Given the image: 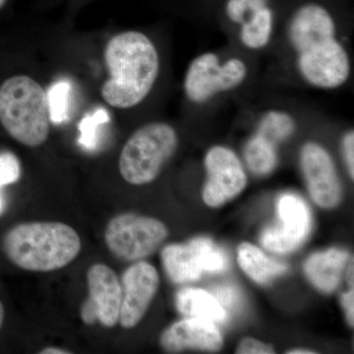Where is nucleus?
I'll list each match as a JSON object with an SVG mask.
<instances>
[{"instance_id":"f03ea898","label":"nucleus","mask_w":354,"mask_h":354,"mask_svg":"<svg viewBox=\"0 0 354 354\" xmlns=\"http://www.w3.org/2000/svg\"><path fill=\"white\" fill-rule=\"evenodd\" d=\"M109 79L101 88L102 100L113 108L128 109L148 97L160 74V55L144 32H120L104 50Z\"/></svg>"},{"instance_id":"423d86ee","label":"nucleus","mask_w":354,"mask_h":354,"mask_svg":"<svg viewBox=\"0 0 354 354\" xmlns=\"http://www.w3.org/2000/svg\"><path fill=\"white\" fill-rule=\"evenodd\" d=\"M169 235L162 221L138 214L123 213L109 221L104 242L118 259L137 261L152 255Z\"/></svg>"},{"instance_id":"f3484780","label":"nucleus","mask_w":354,"mask_h":354,"mask_svg":"<svg viewBox=\"0 0 354 354\" xmlns=\"http://www.w3.org/2000/svg\"><path fill=\"white\" fill-rule=\"evenodd\" d=\"M237 260L249 278L259 285H267L272 279L285 274L288 266L266 256L258 247L244 242L239 247Z\"/></svg>"},{"instance_id":"39448f33","label":"nucleus","mask_w":354,"mask_h":354,"mask_svg":"<svg viewBox=\"0 0 354 354\" xmlns=\"http://www.w3.org/2000/svg\"><path fill=\"white\" fill-rule=\"evenodd\" d=\"M178 136L171 125L151 122L133 133L121 150L118 169L132 185L153 183L177 150Z\"/></svg>"},{"instance_id":"f8f14e48","label":"nucleus","mask_w":354,"mask_h":354,"mask_svg":"<svg viewBox=\"0 0 354 354\" xmlns=\"http://www.w3.org/2000/svg\"><path fill=\"white\" fill-rule=\"evenodd\" d=\"M300 164L312 199L324 209L335 208L341 203L342 185L328 151L309 142L302 147Z\"/></svg>"},{"instance_id":"7ed1b4c3","label":"nucleus","mask_w":354,"mask_h":354,"mask_svg":"<svg viewBox=\"0 0 354 354\" xmlns=\"http://www.w3.org/2000/svg\"><path fill=\"white\" fill-rule=\"evenodd\" d=\"M80 236L59 221H31L11 227L2 239L10 262L25 271L53 272L62 269L80 253Z\"/></svg>"},{"instance_id":"4be33fe9","label":"nucleus","mask_w":354,"mask_h":354,"mask_svg":"<svg viewBox=\"0 0 354 354\" xmlns=\"http://www.w3.org/2000/svg\"><path fill=\"white\" fill-rule=\"evenodd\" d=\"M71 84L68 81H58L51 86L48 97L50 122L60 124L68 120Z\"/></svg>"},{"instance_id":"6e6552de","label":"nucleus","mask_w":354,"mask_h":354,"mask_svg":"<svg viewBox=\"0 0 354 354\" xmlns=\"http://www.w3.org/2000/svg\"><path fill=\"white\" fill-rule=\"evenodd\" d=\"M162 265L167 276L176 283H191L203 272H225L227 256L207 237H196L187 244H171L162 251Z\"/></svg>"},{"instance_id":"9d476101","label":"nucleus","mask_w":354,"mask_h":354,"mask_svg":"<svg viewBox=\"0 0 354 354\" xmlns=\"http://www.w3.org/2000/svg\"><path fill=\"white\" fill-rule=\"evenodd\" d=\"M277 209L281 223L266 228L261 243L272 252H291L308 237L312 227L311 213L306 203L293 194L279 198Z\"/></svg>"},{"instance_id":"4468645a","label":"nucleus","mask_w":354,"mask_h":354,"mask_svg":"<svg viewBox=\"0 0 354 354\" xmlns=\"http://www.w3.org/2000/svg\"><path fill=\"white\" fill-rule=\"evenodd\" d=\"M88 299L97 309V321L106 328L120 322L122 288L118 274L109 266L93 265L87 272Z\"/></svg>"},{"instance_id":"2eb2a0df","label":"nucleus","mask_w":354,"mask_h":354,"mask_svg":"<svg viewBox=\"0 0 354 354\" xmlns=\"http://www.w3.org/2000/svg\"><path fill=\"white\" fill-rule=\"evenodd\" d=\"M349 255L346 251L330 249L310 256L304 264V272L312 285L323 292H333L341 281Z\"/></svg>"},{"instance_id":"20e7f679","label":"nucleus","mask_w":354,"mask_h":354,"mask_svg":"<svg viewBox=\"0 0 354 354\" xmlns=\"http://www.w3.org/2000/svg\"><path fill=\"white\" fill-rule=\"evenodd\" d=\"M0 123L22 145H43L50 135V124L44 88L26 75L4 81L0 86Z\"/></svg>"},{"instance_id":"b1692460","label":"nucleus","mask_w":354,"mask_h":354,"mask_svg":"<svg viewBox=\"0 0 354 354\" xmlns=\"http://www.w3.org/2000/svg\"><path fill=\"white\" fill-rule=\"evenodd\" d=\"M21 176L18 158L11 152L0 153V188L17 183Z\"/></svg>"},{"instance_id":"473e14b6","label":"nucleus","mask_w":354,"mask_h":354,"mask_svg":"<svg viewBox=\"0 0 354 354\" xmlns=\"http://www.w3.org/2000/svg\"><path fill=\"white\" fill-rule=\"evenodd\" d=\"M4 315H6V311H4L3 304L0 301V329H1L2 325H3Z\"/></svg>"},{"instance_id":"bb28decb","label":"nucleus","mask_w":354,"mask_h":354,"mask_svg":"<svg viewBox=\"0 0 354 354\" xmlns=\"http://www.w3.org/2000/svg\"><path fill=\"white\" fill-rule=\"evenodd\" d=\"M342 308L346 311V319H348V325L353 327L354 325V292L353 288L344 293L341 298Z\"/></svg>"},{"instance_id":"a211bd4d","label":"nucleus","mask_w":354,"mask_h":354,"mask_svg":"<svg viewBox=\"0 0 354 354\" xmlns=\"http://www.w3.org/2000/svg\"><path fill=\"white\" fill-rule=\"evenodd\" d=\"M274 11L271 3L261 7L241 25L239 38L250 50H262L270 43L274 30Z\"/></svg>"},{"instance_id":"aec40b11","label":"nucleus","mask_w":354,"mask_h":354,"mask_svg":"<svg viewBox=\"0 0 354 354\" xmlns=\"http://www.w3.org/2000/svg\"><path fill=\"white\" fill-rule=\"evenodd\" d=\"M295 121L286 111H270L264 114L259 123L257 133L268 141L278 145L290 138L295 131Z\"/></svg>"},{"instance_id":"412c9836","label":"nucleus","mask_w":354,"mask_h":354,"mask_svg":"<svg viewBox=\"0 0 354 354\" xmlns=\"http://www.w3.org/2000/svg\"><path fill=\"white\" fill-rule=\"evenodd\" d=\"M111 116L104 109H99L94 113L86 114L78 125L79 145L85 150L95 151L99 144L100 127L109 122Z\"/></svg>"},{"instance_id":"dca6fc26","label":"nucleus","mask_w":354,"mask_h":354,"mask_svg":"<svg viewBox=\"0 0 354 354\" xmlns=\"http://www.w3.org/2000/svg\"><path fill=\"white\" fill-rule=\"evenodd\" d=\"M176 308L184 316L223 323L227 318V311L218 298L208 291L199 288H183L176 293Z\"/></svg>"},{"instance_id":"5701e85b","label":"nucleus","mask_w":354,"mask_h":354,"mask_svg":"<svg viewBox=\"0 0 354 354\" xmlns=\"http://www.w3.org/2000/svg\"><path fill=\"white\" fill-rule=\"evenodd\" d=\"M270 3L271 0H227L225 15L234 24L241 25L254 11Z\"/></svg>"},{"instance_id":"9b49d317","label":"nucleus","mask_w":354,"mask_h":354,"mask_svg":"<svg viewBox=\"0 0 354 354\" xmlns=\"http://www.w3.org/2000/svg\"><path fill=\"white\" fill-rule=\"evenodd\" d=\"M160 285L157 269L149 263H136L123 272L121 278L122 300L120 322L124 329H132L141 322L152 304Z\"/></svg>"},{"instance_id":"c756f323","label":"nucleus","mask_w":354,"mask_h":354,"mask_svg":"<svg viewBox=\"0 0 354 354\" xmlns=\"http://www.w3.org/2000/svg\"><path fill=\"white\" fill-rule=\"evenodd\" d=\"M41 354H71L72 351L67 349L57 348V346H48V348H43L39 351Z\"/></svg>"},{"instance_id":"6ab92c4d","label":"nucleus","mask_w":354,"mask_h":354,"mask_svg":"<svg viewBox=\"0 0 354 354\" xmlns=\"http://www.w3.org/2000/svg\"><path fill=\"white\" fill-rule=\"evenodd\" d=\"M244 156L250 171L258 176L271 174L278 164L277 145L258 133L249 140Z\"/></svg>"},{"instance_id":"7c9ffc66","label":"nucleus","mask_w":354,"mask_h":354,"mask_svg":"<svg viewBox=\"0 0 354 354\" xmlns=\"http://www.w3.org/2000/svg\"><path fill=\"white\" fill-rule=\"evenodd\" d=\"M288 354H315L316 351H310V349L305 348H295L290 349V351H286Z\"/></svg>"},{"instance_id":"393cba45","label":"nucleus","mask_w":354,"mask_h":354,"mask_svg":"<svg viewBox=\"0 0 354 354\" xmlns=\"http://www.w3.org/2000/svg\"><path fill=\"white\" fill-rule=\"evenodd\" d=\"M235 353L237 354H272L274 353V349L265 342L252 337H246L242 339Z\"/></svg>"},{"instance_id":"ddd939ff","label":"nucleus","mask_w":354,"mask_h":354,"mask_svg":"<svg viewBox=\"0 0 354 354\" xmlns=\"http://www.w3.org/2000/svg\"><path fill=\"white\" fill-rule=\"evenodd\" d=\"M160 344L167 353L185 349L218 351L223 346V335L216 324L200 318H188L174 323L160 335Z\"/></svg>"},{"instance_id":"a878e982","label":"nucleus","mask_w":354,"mask_h":354,"mask_svg":"<svg viewBox=\"0 0 354 354\" xmlns=\"http://www.w3.org/2000/svg\"><path fill=\"white\" fill-rule=\"evenodd\" d=\"M344 158L348 167V174L353 180L354 177V132L353 130L346 133L342 140Z\"/></svg>"},{"instance_id":"0eeeda50","label":"nucleus","mask_w":354,"mask_h":354,"mask_svg":"<svg viewBox=\"0 0 354 354\" xmlns=\"http://www.w3.org/2000/svg\"><path fill=\"white\" fill-rule=\"evenodd\" d=\"M247 75L248 68L241 58L232 57L221 62L216 53H202L186 70L184 93L192 104H204L216 95L239 87Z\"/></svg>"},{"instance_id":"1a4fd4ad","label":"nucleus","mask_w":354,"mask_h":354,"mask_svg":"<svg viewBox=\"0 0 354 354\" xmlns=\"http://www.w3.org/2000/svg\"><path fill=\"white\" fill-rule=\"evenodd\" d=\"M207 181L203 199L212 208H218L245 189L247 176L236 153L227 147L215 146L205 157Z\"/></svg>"},{"instance_id":"f704fd0d","label":"nucleus","mask_w":354,"mask_h":354,"mask_svg":"<svg viewBox=\"0 0 354 354\" xmlns=\"http://www.w3.org/2000/svg\"><path fill=\"white\" fill-rule=\"evenodd\" d=\"M7 0H0V9L4 6V4L6 3Z\"/></svg>"},{"instance_id":"2f4dec72","label":"nucleus","mask_w":354,"mask_h":354,"mask_svg":"<svg viewBox=\"0 0 354 354\" xmlns=\"http://www.w3.org/2000/svg\"><path fill=\"white\" fill-rule=\"evenodd\" d=\"M348 279L349 286H351V288H353V262H351V267H349Z\"/></svg>"},{"instance_id":"c85d7f7f","label":"nucleus","mask_w":354,"mask_h":354,"mask_svg":"<svg viewBox=\"0 0 354 354\" xmlns=\"http://www.w3.org/2000/svg\"><path fill=\"white\" fill-rule=\"evenodd\" d=\"M235 295H236V293L234 292V290H230V288H221V290L218 291V300L221 305H230L232 302H234Z\"/></svg>"},{"instance_id":"f257e3e1","label":"nucleus","mask_w":354,"mask_h":354,"mask_svg":"<svg viewBox=\"0 0 354 354\" xmlns=\"http://www.w3.org/2000/svg\"><path fill=\"white\" fill-rule=\"evenodd\" d=\"M288 39L300 76L312 87L334 90L351 76V58L337 38V23L322 3L307 1L291 14Z\"/></svg>"},{"instance_id":"72a5a7b5","label":"nucleus","mask_w":354,"mask_h":354,"mask_svg":"<svg viewBox=\"0 0 354 354\" xmlns=\"http://www.w3.org/2000/svg\"><path fill=\"white\" fill-rule=\"evenodd\" d=\"M3 209H4L3 198H2L1 193H0V215H1L2 212H3Z\"/></svg>"},{"instance_id":"cd10ccee","label":"nucleus","mask_w":354,"mask_h":354,"mask_svg":"<svg viewBox=\"0 0 354 354\" xmlns=\"http://www.w3.org/2000/svg\"><path fill=\"white\" fill-rule=\"evenodd\" d=\"M80 315L83 322L88 326L94 325L97 321V309L88 299L86 300L81 307Z\"/></svg>"}]
</instances>
